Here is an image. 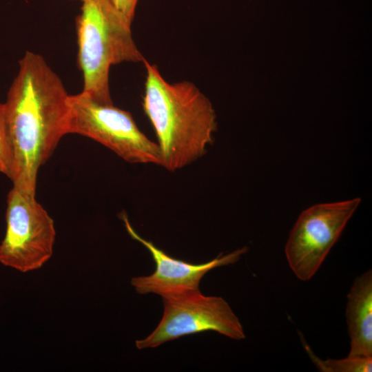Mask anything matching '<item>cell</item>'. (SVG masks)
<instances>
[{
    "label": "cell",
    "mask_w": 372,
    "mask_h": 372,
    "mask_svg": "<svg viewBox=\"0 0 372 372\" xmlns=\"http://www.w3.org/2000/svg\"><path fill=\"white\" fill-rule=\"evenodd\" d=\"M69 96L45 59L26 52L3 103L12 152L9 178L13 187L36 196L39 168L67 134Z\"/></svg>",
    "instance_id": "obj_1"
},
{
    "label": "cell",
    "mask_w": 372,
    "mask_h": 372,
    "mask_svg": "<svg viewBox=\"0 0 372 372\" xmlns=\"http://www.w3.org/2000/svg\"><path fill=\"white\" fill-rule=\"evenodd\" d=\"M146 68L143 107L158 141L162 166L180 169L201 157L216 130L209 100L189 81L169 83L156 65Z\"/></svg>",
    "instance_id": "obj_2"
},
{
    "label": "cell",
    "mask_w": 372,
    "mask_h": 372,
    "mask_svg": "<svg viewBox=\"0 0 372 372\" xmlns=\"http://www.w3.org/2000/svg\"><path fill=\"white\" fill-rule=\"evenodd\" d=\"M81 1L76 25L83 92L98 103L110 105L111 65L145 59L132 39L131 24L109 0Z\"/></svg>",
    "instance_id": "obj_3"
},
{
    "label": "cell",
    "mask_w": 372,
    "mask_h": 372,
    "mask_svg": "<svg viewBox=\"0 0 372 372\" xmlns=\"http://www.w3.org/2000/svg\"><path fill=\"white\" fill-rule=\"evenodd\" d=\"M68 134L89 137L129 163L162 165L158 145L138 129L130 112L98 103L83 91L69 96Z\"/></svg>",
    "instance_id": "obj_4"
},
{
    "label": "cell",
    "mask_w": 372,
    "mask_h": 372,
    "mask_svg": "<svg viewBox=\"0 0 372 372\" xmlns=\"http://www.w3.org/2000/svg\"><path fill=\"white\" fill-rule=\"evenodd\" d=\"M35 196L12 187L7 198L0 262L23 273L39 269L48 261L56 237L53 219Z\"/></svg>",
    "instance_id": "obj_5"
},
{
    "label": "cell",
    "mask_w": 372,
    "mask_h": 372,
    "mask_svg": "<svg viewBox=\"0 0 372 372\" xmlns=\"http://www.w3.org/2000/svg\"><path fill=\"white\" fill-rule=\"evenodd\" d=\"M360 198L321 203L303 211L294 224L285 251L293 273L302 281L318 271L338 241Z\"/></svg>",
    "instance_id": "obj_6"
},
{
    "label": "cell",
    "mask_w": 372,
    "mask_h": 372,
    "mask_svg": "<svg viewBox=\"0 0 372 372\" xmlns=\"http://www.w3.org/2000/svg\"><path fill=\"white\" fill-rule=\"evenodd\" d=\"M162 298V318L148 336L136 341L138 349L155 348L185 335L208 331L234 340L245 338L238 318L221 297L206 296L198 291Z\"/></svg>",
    "instance_id": "obj_7"
},
{
    "label": "cell",
    "mask_w": 372,
    "mask_h": 372,
    "mask_svg": "<svg viewBox=\"0 0 372 372\" xmlns=\"http://www.w3.org/2000/svg\"><path fill=\"white\" fill-rule=\"evenodd\" d=\"M121 219L130 236L144 245L156 264L151 275L132 278L131 285L140 294L155 293L165 298L200 291V282L207 273L214 268L235 263L247 251L243 247L224 256L219 255L207 262L189 263L169 256L152 242L142 238L132 227L125 214L121 215Z\"/></svg>",
    "instance_id": "obj_8"
},
{
    "label": "cell",
    "mask_w": 372,
    "mask_h": 372,
    "mask_svg": "<svg viewBox=\"0 0 372 372\" xmlns=\"http://www.w3.org/2000/svg\"><path fill=\"white\" fill-rule=\"evenodd\" d=\"M349 357L372 358V271L355 278L347 295Z\"/></svg>",
    "instance_id": "obj_9"
},
{
    "label": "cell",
    "mask_w": 372,
    "mask_h": 372,
    "mask_svg": "<svg viewBox=\"0 0 372 372\" xmlns=\"http://www.w3.org/2000/svg\"><path fill=\"white\" fill-rule=\"evenodd\" d=\"M304 347L309 358L318 369L322 372H371L372 358H359L347 356L343 359H331L325 360L317 357L311 348L306 344Z\"/></svg>",
    "instance_id": "obj_10"
},
{
    "label": "cell",
    "mask_w": 372,
    "mask_h": 372,
    "mask_svg": "<svg viewBox=\"0 0 372 372\" xmlns=\"http://www.w3.org/2000/svg\"><path fill=\"white\" fill-rule=\"evenodd\" d=\"M12 161L5 107L0 103V172L9 177Z\"/></svg>",
    "instance_id": "obj_11"
},
{
    "label": "cell",
    "mask_w": 372,
    "mask_h": 372,
    "mask_svg": "<svg viewBox=\"0 0 372 372\" xmlns=\"http://www.w3.org/2000/svg\"><path fill=\"white\" fill-rule=\"evenodd\" d=\"M125 20L132 24L138 0H109Z\"/></svg>",
    "instance_id": "obj_12"
}]
</instances>
